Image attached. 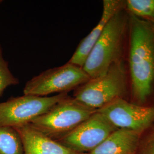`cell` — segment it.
Returning <instances> with one entry per match:
<instances>
[{"instance_id": "4", "label": "cell", "mask_w": 154, "mask_h": 154, "mask_svg": "<svg viewBox=\"0 0 154 154\" xmlns=\"http://www.w3.org/2000/svg\"><path fill=\"white\" fill-rule=\"evenodd\" d=\"M97 111L69 95L29 124L45 135L58 140Z\"/></svg>"}, {"instance_id": "17", "label": "cell", "mask_w": 154, "mask_h": 154, "mask_svg": "<svg viewBox=\"0 0 154 154\" xmlns=\"http://www.w3.org/2000/svg\"><path fill=\"white\" fill-rule=\"evenodd\" d=\"M2 2V1H1V0H0V3H1V2Z\"/></svg>"}, {"instance_id": "2", "label": "cell", "mask_w": 154, "mask_h": 154, "mask_svg": "<svg viewBox=\"0 0 154 154\" xmlns=\"http://www.w3.org/2000/svg\"><path fill=\"white\" fill-rule=\"evenodd\" d=\"M129 22L130 15L125 9L108 22L82 67L91 78L103 75L113 65L126 61Z\"/></svg>"}, {"instance_id": "5", "label": "cell", "mask_w": 154, "mask_h": 154, "mask_svg": "<svg viewBox=\"0 0 154 154\" xmlns=\"http://www.w3.org/2000/svg\"><path fill=\"white\" fill-rule=\"evenodd\" d=\"M91 78L82 67L68 62L41 72L26 83L24 95L47 97L51 94L68 93L88 82Z\"/></svg>"}, {"instance_id": "10", "label": "cell", "mask_w": 154, "mask_h": 154, "mask_svg": "<svg viewBox=\"0 0 154 154\" xmlns=\"http://www.w3.org/2000/svg\"><path fill=\"white\" fill-rule=\"evenodd\" d=\"M125 7L126 1L104 0L102 14L99 22L91 32L81 41L69 62L82 67L90 51L103 33L108 22L116 13L125 9Z\"/></svg>"}, {"instance_id": "15", "label": "cell", "mask_w": 154, "mask_h": 154, "mask_svg": "<svg viewBox=\"0 0 154 154\" xmlns=\"http://www.w3.org/2000/svg\"><path fill=\"white\" fill-rule=\"evenodd\" d=\"M134 154H154V124L141 134Z\"/></svg>"}, {"instance_id": "16", "label": "cell", "mask_w": 154, "mask_h": 154, "mask_svg": "<svg viewBox=\"0 0 154 154\" xmlns=\"http://www.w3.org/2000/svg\"><path fill=\"white\" fill-rule=\"evenodd\" d=\"M150 24H151V25L152 26V27L153 28V29H154V21H152V22H151V23H149Z\"/></svg>"}, {"instance_id": "3", "label": "cell", "mask_w": 154, "mask_h": 154, "mask_svg": "<svg viewBox=\"0 0 154 154\" xmlns=\"http://www.w3.org/2000/svg\"><path fill=\"white\" fill-rule=\"evenodd\" d=\"M72 97L98 110L116 99H130V81L126 62L112 66L103 75L90 78L74 90Z\"/></svg>"}, {"instance_id": "14", "label": "cell", "mask_w": 154, "mask_h": 154, "mask_svg": "<svg viewBox=\"0 0 154 154\" xmlns=\"http://www.w3.org/2000/svg\"><path fill=\"white\" fill-rule=\"evenodd\" d=\"M18 83V79L11 73L8 62L4 58L2 48L0 45V97L7 88Z\"/></svg>"}, {"instance_id": "1", "label": "cell", "mask_w": 154, "mask_h": 154, "mask_svg": "<svg viewBox=\"0 0 154 154\" xmlns=\"http://www.w3.org/2000/svg\"><path fill=\"white\" fill-rule=\"evenodd\" d=\"M126 62L129 101L141 106L154 105V29L149 22L131 15Z\"/></svg>"}, {"instance_id": "11", "label": "cell", "mask_w": 154, "mask_h": 154, "mask_svg": "<svg viewBox=\"0 0 154 154\" xmlns=\"http://www.w3.org/2000/svg\"><path fill=\"white\" fill-rule=\"evenodd\" d=\"M142 133L118 129L86 154H134Z\"/></svg>"}, {"instance_id": "12", "label": "cell", "mask_w": 154, "mask_h": 154, "mask_svg": "<svg viewBox=\"0 0 154 154\" xmlns=\"http://www.w3.org/2000/svg\"><path fill=\"white\" fill-rule=\"evenodd\" d=\"M0 154H23L22 141L14 128L0 126Z\"/></svg>"}, {"instance_id": "8", "label": "cell", "mask_w": 154, "mask_h": 154, "mask_svg": "<svg viewBox=\"0 0 154 154\" xmlns=\"http://www.w3.org/2000/svg\"><path fill=\"white\" fill-rule=\"evenodd\" d=\"M118 130L97 111L72 131L57 141L72 150L87 154Z\"/></svg>"}, {"instance_id": "6", "label": "cell", "mask_w": 154, "mask_h": 154, "mask_svg": "<svg viewBox=\"0 0 154 154\" xmlns=\"http://www.w3.org/2000/svg\"><path fill=\"white\" fill-rule=\"evenodd\" d=\"M68 96L62 93L51 97L23 95L11 98L0 103V126L15 128L29 124Z\"/></svg>"}, {"instance_id": "9", "label": "cell", "mask_w": 154, "mask_h": 154, "mask_svg": "<svg viewBox=\"0 0 154 154\" xmlns=\"http://www.w3.org/2000/svg\"><path fill=\"white\" fill-rule=\"evenodd\" d=\"M22 141L23 154H86L77 152L27 124L14 128Z\"/></svg>"}, {"instance_id": "13", "label": "cell", "mask_w": 154, "mask_h": 154, "mask_svg": "<svg viewBox=\"0 0 154 154\" xmlns=\"http://www.w3.org/2000/svg\"><path fill=\"white\" fill-rule=\"evenodd\" d=\"M125 9L132 16L149 23L154 21V0H127Z\"/></svg>"}, {"instance_id": "7", "label": "cell", "mask_w": 154, "mask_h": 154, "mask_svg": "<svg viewBox=\"0 0 154 154\" xmlns=\"http://www.w3.org/2000/svg\"><path fill=\"white\" fill-rule=\"evenodd\" d=\"M97 111L118 129L142 133L154 124V105L141 106L120 98Z\"/></svg>"}]
</instances>
